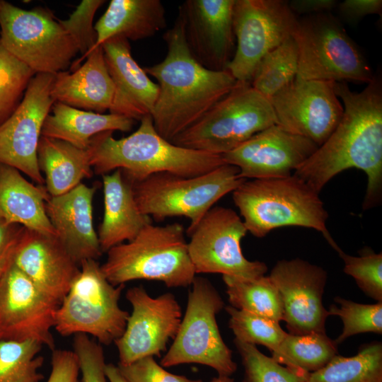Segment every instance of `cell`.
Instances as JSON below:
<instances>
[{"label":"cell","instance_id":"cell-33","mask_svg":"<svg viewBox=\"0 0 382 382\" xmlns=\"http://www.w3.org/2000/svg\"><path fill=\"white\" fill-rule=\"evenodd\" d=\"M297 71L298 50L290 36L260 60L250 84L270 100L295 79Z\"/></svg>","mask_w":382,"mask_h":382},{"label":"cell","instance_id":"cell-22","mask_svg":"<svg viewBox=\"0 0 382 382\" xmlns=\"http://www.w3.org/2000/svg\"><path fill=\"white\" fill-rule=\"evenodd\" d=\"M96 190L81 183L66 193L50 196L45 203L57 238L79 266L86 260H97L103 253L93 222Z\"/></svg>","mask_w":382,"mask_h":382},{"label":"cell","instance_id":"cell-21","mask_svg":"<svg viewBox=\"0 0 382 382\" xmlns=\"http://www.w3.org/2000/svg\"><path fill=\"white\" fill-rule=\"evenodd\" d=\"M11 261L42 293L59 304L80 271L56 236L25 228Z\"/></svg>","mask_w":382,"mask_h":382},{"label":"cell","instance_id":"cell-13","mask_svg":"<svg viewBox=\"0 0 382 382\" xmlns=\"http://www.w3.org/2000/svg\"><path fill=\"white\" fill-rule=\"evenodd\" d=\"M247 228L227 207L211 208L188 235V253L196 274L219 273L245 279L265 275L267 266L243 255L241 241Z\"/></svg>","mask_w":382,"mask_h":382},{"label":"cell","instance_id":"cell-32","mask_svg":"<svg viewBox=\"0 0 382 382\" xmlns=\"http://www.w3.org/2000/svg\"><path fill=\"white\" fill-rule=\"evenodd\" d=\"M337 354V345L326 333H288L271 357L285 366L312 373L325 366Z\"/></svg>","mask_w":382,"mask_h":382},{"label":"cell","instance_id":"cell-6","mask_svg":"<svg viewBox=\"0 0 382 382\" xmlns=\"http://www.w3.org/2000/svg\"><path fill=\"white\" fill-rule=\"evenodd\" d=\"M245 180L237 167L224 163L194 177L160 173L132 182L134 197L142 214L156 221L185 216L190 220L188 234L219 199Z\"/></svg>","mask_w":382,"mask_h":382},{"label":"cell","instance_id":"cell-19","mask_svg":"<svg viewBox=\"0 0 382 382\" xmlns=\"http://www.w3.org/2000/svg\"><path fill=\"white\" fill-rule=\"evenodd\" d=\"M318 147L311 139L274 125L221 156L245 180L284 178L293 175Z\"/></svg>","mask_w":382,"mask_h":382},{"label":"cell","instance_id":"cell-29","mask_svg":"<svg viewBox=\"0 0 382 382\" xmlns=\"http://www.w3.org/2000/svg\"><path fill=\"white\" fill-rule=\"evenodd\" d=\"M39 168L45 173V188L51 197L66 193L94 174L88 149L41 136L37 147Z\"/></svg>","mask_w":382,"mask_h":382},{"label":"cell","instance_id":"cell-43","mask_svg":"<svg viewBox=\"0 0 382 382\" xmlns=\"http://www.w3.org/2000/svg\"><path fill=\"white\" fill-rule=\"evenodd\" d=\"M51 365V372L47 382H79V363L74 351L54 349Z\"/></svg>","mask_w":382,"mask_h":382},{"label":"cell","instance_id":"cell-37","mask_svg":"<svg viewBox=\"0 0 382 382\" xmlns=\"http://www.w3.org/2000/svg\"><path fill=\"white\" fill-rule=\"evenodd\" d=\"M35 74L8 52L0 41V125L18 108Z\"/></svg>","mask_w":382,"mask_h":382},{"label":"cell","instance_id":"cell-11","mask_svg":"<svg viewBox=\"0 0 382 382\" xmlns=\"http://www.w3.org/2000/svg\"><path fill=\"white\" fill-rule=\"evenodd\" d=\"M0 41L35 74L65 71L79 52L49 9L25 10L4 0H0Z\"/></svg>","mask_w":382,"mask_h":382},{"label":"cell","instance_id":"cell-27","mask_svg":"<svg viewBox=\"0 0 382 382\" xmlns=\"http://www.w3.org/2000/svg\"><path fill=\"white\" fill-rule=\"evenodd\" d=\"M166 25L160 0H112L94 25L97 40L93 50L114 37L127 40L151 37Z\"/></svg>","mask_w":382,"mask_h":382},{"label":"cell","instance_id":"cell-47","mask_svg":"<svg viewBox=\"0 0 382 382\" xmlns=\"http://www.w3.org/2000/svg\"><path fill=\"white\" fill-rule=\"evenodd\" d=\"M105 374L109 382H127L121 374L117 366L113 364H106Z\"/></svg>","mask_w":382,"mask_h":382},{"label":"cell","instance_id":"cell-14","mask_svg":"<svg viewBox=\"0 0 382 382\" xmlns=\"http://www.w3.org/2000/svg\"><path fill=\"white\" fill-rule=\"evenodd\" d=\"M55 75L36 74L18 108L0 125V163L16 168L40 185L45 179L38 166L37 147L54 103L51 91Z\"/></svg>","mask_w":382,"mask_h":382},{"label":"cell","instance_id":"cell-46","mask_svg":"<svg viewBox=\"0 0 382 382\" xmlns=\"http://www.w3.org/2000/svg\"><path fill=\"white\" fill-rule=\"evenodd\" d=\"M295 13H308L309 15L330 11L337 5L335 0H295L289 4Z\"/></svg>","mask_w":382,"mask_h":382},{"label":"cell","instance_id":"cell-8","mask_svg":"<svg viewBox=\"0 0 382 382\" xmlns=\"http://www.w3.org/2000/svg\"><path fill=\"white\" fill-rule=\"evenodd\" d=\"M125 286L110 284L96 260H83L56 311V331L64 337L91 335L105 345L115 342L123 334L129 316L119 305Z\"/></svg>","mask_w":382,"mask_h":382},{"label":"cell","instance_id":"cell-5","mask_svg":"<svg viewBox=\"0 0 382 382\" xmlns=\"http://www.w3.org/2000/svg\"><path fill=\"white\" fill-rule=\"evenodd\" d=\"M101 270L110 284L136 279L163 282L169 288L187 287L195 278L185 230L179 223L146 226L130 241L107 252Z\"/></svg>","mask_w":382,"mask_h":382},{"label":"cell","instance_id":"cell-9","mask_svg":"<svg viewBox=\"0 0 382 382\" xmlns=\"http://www.w3.org/2000/svg\"><path fill=\"white\" fill-rule=\"evenodd\" d=\"M291 36L298 50L297 78L366 83L373 80L364 55L330 13L297 18Z\"/></svg>","mask_w":382,"mask_h":382},{"label":"cell","instance_id":"cell-7","mask_svg":"<svg viewBox=\"0 0 382 382\" xmlns=\"http://www.w3.org/2000/svg\"><path fill=\"white\" fill-rule=\"evenodd\" d=\"M274 125L276 118L270 100L250 83L237 81L227 95L171 142L221 156Z\"/></svg>","mask_w":382,"mask_h":382},{"label":"cell","instance_id":"cell-31","mask_svg":"<svg viewBox=\"0 0 382 382\" xmlns=\"http://www.w3.org/2000/svg\"><path fill=\"white\" fill-rule=\"evenodd\" d=\"M306 382H382V344L363 345L352 357L335 355Z\"/></svg>","mask_w":382,"mask_h":382},{"label":"cell","instance_id":"cell-48","mask_svg":"<svg viewBox=\"0 0 382 382\" xmlns=\"http://www.w3.org/2000/svg\"><path fill=\"white\" fill-rule=\"evenodd\" d=\"M211 382H234V380L231 376H218L212 378Z\"/></svg>","mask_w":382,"mask_h":382},{"label":"cell","instance_id":"cell-17","mask_svg":"<svg viewBox=\"0 0 382 382\" xmlns=\"http://www.w3.org/2000/svg\"><path fill=\"white\" fill-rule=\"evenodd\" d=\"M132 307L122 336L114 343L120 364H129L146 357L161 355L170 340H174L182 311L175 296L170 292L151 297L142 286L126 292Z\"/></svg>","mask_w":382,"mask_h":382},{"label":"cell","instance_id":"cell-30","mask_svg":"<svg viewBox=\"0 0 382 382\" xmlns=\"http://www.w3.org/2000/svg\"><path fill=\"white\" fill-rule=\"evenodd\" d=\"M222 279L230 306L278 323L283 320L281 296L269 276L245 279L223 275Z\"/></svg>","mask_w":382,"mask_h":382},{"label":"cell","instance_id":"cell-28","mask_svg":"<svg viewBox=\"0 0 382 382\" xmlns=\"http://www.w3.org/2000/svg\"><path fill=\"white\" fill-rule=\"evenodd\" d=\"M42 126L41 136L66 141L79 149H87L96 134L118 130L129 132L134 120L115 114L82 110L54 102Z\"/></svg>","mask_w":382,"mask_h":382},{"label":"cell","instance_id":"cell-40","mask_svg":"<svg viewBox=\"0 0 382 382\" xmlns=\"http://www.w3.org/2000/svg\"><path fill=\"white\" fill-rule=\"evenodd\" d=\"M103 0H83L66 20L58 19L59 23L72 37L79 52L84 59L94 48L97 34L93 25V18Z\"/></svg>","mask_w":382,"mask_h":382},{"label":"cell","instance_id":"cell-18","mask_svg":"<svg viewBox=\"0 0 382 382\" xmlns=\"http://www.w3.org/2000/svg\"><path fill=\"white\" fill-rule=\"evenodd\" d=\"M269 277L279 292L288 333H325V322L330 316L323 303L327 272L294 258L277 261Z\"/></svg>","mask_w":382,"mask_h":382},{"label":"cell","instance_id":"cell-12","mask_svg":"<svg viewBox=\"0 0 382 382\" xmlns=\"http://www.w3.org/2000/svg\"><path fill=\"white\" fill-rule=\"evenodd\" d=\"M297 18L282 0H235L233 28L237 47L226 70L249 82L260 60L291 36Z\"/></svg>","mask_w":382,"mask_h":382},{"label":"cell","instance_id":"cell-41","mask_svg":"<svg viewBox=\"0 0 382 382\" xmlns=\"http://www.w3.org/2000/svg\"><path fill=\"white\" fill-rule=\"evenodd\" d=\"M73 347L79 359L81 382H108L101 344L90 339L87 335L76 334Z\"/></svg>","mask_w":382,"mask_h":382},{"label":"cell","instance_id":"cell-3","mask_svg":"<svg viewBox=\"0 0 382 382\" xmlns=\"http://www.w3.org/2000/svg\"><path fill=\"white\" fill-rule=\"evenodd\" d=\"M112 131L91 138L87 149L90 163L97 175L120 169L132 182L141 181L160 173L194 177L224 164L220 155L177 146L156 130L151 115L140 120L130 135L115 139Z\"/></svg>","mask_w":382,"mask_h":382},{"label":"cell","instance_id":"cell-4","mask_svg":"<svg viewBox=\"0 0 382 382\" xmlns=\"http://www.w3.org/2000/svg\"><path fill=\"white\" fill-rule=\"evenodd\" d=\"M232 192L253 236L262 238L277 228L301 226L321 233L337 253L342 250L326 226L328 213L319 194L295 175L245 180Z\"/></svg>","mask_w":382,"mask_h":382},{"label":"cell","instance_id":"cell-26","mask_svg":"<svg viewBox=\"0 0 382 382\" xmlns=\"http://www.w3.org/2000/svg\"><path fill=\"white\" fill-rule=\"evenodd\" d=\"M45 186L35 185L15 168L0 163V215L7 221L56 236L45 210Z\"/></svg>","mask_w":382,"mask_h":382},{"label":"cell","instance_id":"cell-45","mask_svg":"<svg viewBox=\"0 0 382 382\" xmlns=\"http://www.w3.org/2000/svg\"><path fill=\"white\" fill-rule=\"evenodd\" d=\"M24 227L7 221L0 215V262L13 254Z\"/></svg>","mask_w":382,"mask_h":382},{"label":"cell","instance_id":"cell-34","mask_svg":"<svg viewBox=\"0 0 382 382\" xmlns=\"http://www.w3.org/2000/svg\"><path fill=\"white\" fill-rule=\"evenodd\" d=\"M40 343L0 340V382H40L44 357Z\"/></svg>","mask_w":382,"mask_h":382},{"label":"cell","instance_id":"cell-36","mask_svg":"<svg viewBox=\"0 0 382 382\" xmlns=\"http://www.w3.org/2000/svg\"><path fill=\"white\" fill-rule=\"evenodd\" d=\"M233 342L244 369L242 382H306L310 373L277 363L256 345L235 338Z\"/></svg>","mask_w":382,"mask_h":382},{"label":"cell","instance_id":"cell-38","mask_svg":"<svg viewBox=\"0 0 382 382\" xmlns=\"http://www.w3.org/2000/svg\"><path fill=\"white\" fill-rule=\"evenodd\" d=\"M328 310L330 316H338L343 323L342 333L334 340L338 346L348 337L360 333L382 334V302L374 304L359 303L340 296Z\"/></svg>","mask_w":382,"mask_h":382},{"label":"cell","instance_id":"cell-10","mask_svg":"<svg viewBox=\"0 0 382 382\" xmlns=\"http://www.w3.org/2000/svg\"><path fill=\"white\" fill-rule=\"evenodd\" d=\"M187 308L173 342L161 360V366L199 364L214 369L218 376H231L237 369L232 351L224 342L216 316L224 301L206 278L192 283Z\"/></svg>","mask_w":382,"mask_h":382},{"label":"cell","instance_id":"cell-49","mask_svg":"<svg viewBox=\"0 0 382 382\" xmlns=\"http://www.w3.org/2000/svg\"><path fill=\"white\" fill-rule=\"evenodd\" d=\"M11 257L12 255L0 262V280L4 270H6V268L7 267V266L8 265V264L10 263L11 260Z\"/></svg>","mask_w":382,"mask_h":382},{"label":"cell","instance_id":"cell-23","mask_svg":"<svg viewBox=\"0 0 382 382\" xmlns=\"http://www.w3.org/2000/svg\"><path fill=\"white\" fill-rule=\"evenodd\" d=\"M100 46L117 91L113 114L134 120H140L146 115H151L159 87L132 57L129 40L114 37Z\"/></svg>","mask_w":382,"mask_h":382},{"label":"cell","instance_id":"cell-35","mask_svg":"<svg viewBox=\"0 0 382 382\" xmlns=\"http://www.w3.org/2000/svg\"><path fill=\"white\" fill-rule=\"evenodd\" d=\"M229 316L228 326L235 339L250 345H260L267 347L271 354L275 352L288 332L279 323L268 318L225 306Z\"/></svg>","mask_w":382,"mask_h":382},{"label":"cell","instance_id":"cell-2","mask_svg":"<svg viewBox=\"0 0 382 382\" xmlns=\"http://www.w3.org/2000/svg\"><path fill=\"white\" fill-rule=\"evenodd\" d=\"M163 40L167 46L166 57L144 69L159 87L151 115L154 127L171 142L227 95L237 81L228 71L209 70L193 57L178 14Z\"/></svg>","mask_w":382,"mask_h":382},{"label":"cell","instance_id":"cell-16","mask_svg":"<svg viewBox=\"0 0 382 382\" xmlns=\"http://www.w3.org/2000/svg\"><path fill=\"white\" fill-rule=\"evenodd\" d=\"M334 85L333 81L296 77L270 99L276 125L320 146L335 130L343 114V105Z\"/></svg>","mask_w":382,"mask_h":382},{"label":"cell","instance_id":"cell-44","mask_svg":"<svg viewBox=\"0 0 382 382\" xmlns=\"http://www.w3.org/2000/svg\"><path fill=\"white\" fill-rule=\"evenodd\" d=\"M381 0H345L339 4L340 13L350 21H357L369 14H380Z\"/></svg>","mask_w":382,"mask_h":382},{"label":"cell","instance_id":"cell-15","mask_svg":"<svg viewBox=\"0 0 382 382\" xmlns=\"http://www.w3.org/2000/svg\"><path fill=\"white\" fill-rule=\"evenodd\" d=\"M59 306L11 260L0 280V340H33L53 350Z\"/></svg>","mask_w":382,"mask_h":382},{"label":"cell","instance_id":"cell-1","mask_svg":"<svg viewBox=\"0 0 382 382\" xmlns=\"http://www.w3.org/2000/svg\"><path fill=\"white\" fill-rule=\"evenodd\" d=\"M337 96L343 103L337 126L294 173L320 193L335 175L357 168L366 175L362 207H378L382 201V86L374 77L361 92L350 90L347 82H335Z\"/></svg>","mask_w":382,"mask_h":382},{"label":"cell","instance_id":"cell-25","mask_svg":"<svg viewBox=\"0 0 382 382\" xmlns=\"http://www.w3.org/2000/svg\"><path fill=\"white\" fill-rule=\"evenodd\" d=\"M104 214L97 233L103 253L134 239L146 226L152 224L135 202L132 182L120 169L102 175Z\"/></svg>","mask_w":382,"mask_h":382},{"label":"cell","instance_id":"cell-42","mask_svg":"<svg viewBox=\"0 0 382 382\" xmlns=\"http://www.w3.org/2000/svg\"><path fill=\"white\" fill-rule=\"evenodd\" d=\"M117 367L127 382H202L185 376L167 371L158 364L154 357H146L129 364H117Z\"/></svg>","mask_w":382,"mask_h":382},{"label":"cell","instance_id":"cell-24","mask_svg":"<svg viewBox=\"0 0 382 382\" xmlns=\"http://www.w3.org/2000/svg\"><path fill=\"white\" fill-rule=\"evenodd\" d=\"M86 61L72 72L55 75L51 96L54 102L103 113L113 114L117 91L108 70L102 46L94 49Z\"/></svg>","mask_w":382,"mask_h":382},{"label":"cell","instance_id":"cell-39","mask_svg":"<svg viewBox=\"0 0 382 382\" xmlns=\"http://www.w3.org/2000/svg\"><path fill=\"white\" fill-rule=\"evenodd\" d=\"M359 256L338 253L344 262L343 271L352 276L358 287L368 296L382 302V253L366 247Z\"/></svg>","mask_w":382,"mask_h":382},{"label":"cell","instance_id":"cell-20","mask_svg":"<svg viewBox=\"0 0 382 382\" xmlns=\"http://www.w3.org/2000/svg\"><path fill=\"white\" fill-rule=\"evenodd\" d=\"M235 0H187L178 8L193 57L212 71L226 70L233 56Z\"/></svg>","mask_w":382,"mask_h":382}]
</instances>
